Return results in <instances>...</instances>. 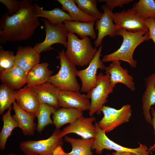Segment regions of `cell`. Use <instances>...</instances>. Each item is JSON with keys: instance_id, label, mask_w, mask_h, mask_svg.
I'll list each match as a JSON object with an SVG mask.
<instances>
[{"instance_id": "cell-1", "label": "cell", "mask_w": 155, "mask_h": 155, "mask_svg": "<svg viewBox=\"0 0 155 155\" xmlns=\"http://www.w3.org/2000/svg\"><path fill=\"white\" fill-rule=\"evenodd\" d=\"M38 18L34 17L33 4L29 0L22 1L21 8L16 13L9 16L7 12L0 19V42L27 40L40 25Z\"/></svg>"}, {"instance_id": "cell-2", "label": "cell", "mask_w": 155, "mask_h": 155, "mask_svg": "<svg viewBox=\"0 0 155 155\" xmlns=\"http://www.w3.org/2000/svg\"><path fill=\"white\" fill-rule=\"evenodd\" d=\"M120 35L123 38L122 44L117 51L104 55L102 59L103 62L121 60L128 62L133 68L137 66V61L133 59V55L136 48L141 43L147 41L149 33L143 31L132 32L122 29L118 30L116 36Z\"/></svg>"}, {"instance_id": "cell-3", "label": "cell", "mask_w": 155, "mask_h": 155, "mask_svg": "<svg viewBox=\"0 0 155 155\" xmlns=\"http://www.w3.org/2000/svg\"><path fill=\"white\" fill-rule=\"evenodd\" d=\"M65 55L74 65L83 67L88 65L97 50L92 46L88 36L80 39L74 33L69 32Z\"/></svg>"}, {"instance_id": "cell-4", "label": "cell", "mask_w": 155, "mask_h": 155, "mask_svg": "<svg viewBox=\"0 0 155 155\" xmlns=\"http://www.w3.org/2000/svg\"><path fill=\"white\" fill-rule=\"evenodd\" d=\"M65 52L64 50L58 52L56 58L60 60V69L57 73L50 77L48 82L60 90L79 91L81 87L76 78L78 70L67 58Z\"/></svg>"}, {"instance_id": "cell-5", "label": "cell", "mask_w": 155, "mask_h": 155, "mask_svg": "<svg viewBox=\"0 0 155 155\" xmlns=\"http://www.w3.org/2000/svg\"><path fill=\"white\" fill-rule=\"evenodd\" d=\"M110 75L99 73L96 77V86L86 95L88 99H91L89 114L92 117L95 113L98 115L101 114V109L104 104L107 102L108 95L112 93L115 86L110 82Z\"/></svg>"}, {"instance_id": "cell-6", "label": "cell", "mask_w": 155, "mask_h": 155, "mask_svg": "<svg viewBox=\"0 0 155 155\" xmlns=\"http://www.w3.org/2000/svg\"><path fill=\"white\" fill-rule=\"evenodd\" d=\"M61 131L59 129H55L51 136L46 139L21 142L20 144V148L25 155H53L57 147L63 145V138L60 137Z\"/></svg>"}, {"instance_id": "cell-7", "label": "cell", "mask_w": 155, "mask_h": 155, "mask_svg": "<svg viewBox=\"0 0 155 155\" xmlns=\"http://www.w3.org/2000/svg\"><path fill=\"white\" fill-rule=\"evenodd\" d=\"M94 125L96 132L93 143L91 148L92 150H95L96 153L101 154L104 149L113 150L118 152H131L136 155H149L148 146L139 142V147L134 148L122 146L110 139L106 135L105 132L95 122Z\"/></svg>"}, {"instance_id": "cell-8", "label": "cell", "mask_w": 155, "mask_h": 155, "mask_svg": "<svg viewBox=\"0 0 155 155\" xmlns=\"http://www.w3.org/2000/svg\"><path fill=\"white\" fill-rule=\"evenodd\" d=\"M43 21L46 33L45 38L43 42L36 43L33 48L40 53L50 50L52 46L56 43L61 44L66 48L69 32L64 24H55L45 18Z\"/></svg>"}, {"instance_id": "cell-9", "label": "cell", "mask_w": 155, "mask_h": 155, "mask_svg": "<svg viewBox=\"0 0 155 155\" xmlns=\"http://www.w3.org/2000/svg\"><path fill=\"white\" fill-rule=\"evenodd\" d=\"M101 111L104 116L98 124L106 133L110 132L120 125L128 122L132 115L131 106L129 104L123 105L119 109L104 105Z\"/></svg>"}, {"instance_id": "cell-10", "label": "cell", "mask_w": 155, "mask_h": 155, "mask_svg": "<svg viewBox=\"0 0 155 155\" xmlns=\"http://www.w3.org/2000/svg\"><path fill=\"white\" fill-rule=\"evenodd\" d=\"M112 16L118 30L123 29L132 32L143 31L146 33H149L148 29L145 24L144 20L132 8L113 13Z\"/></svg>"}, {"instance_id": "cell-11", "label": "cell", "mask_w": 155, "mask_h": 155, "mask_svg": "<svg viewBox=\"0 0 155 155\" xmlns=\"http://www.w3.org/2000/svg\"><path fill=\"white\" fill-rule=\"evenodd\" d=\"M102 46L99 48L94 57L86 69L78 70L77 76L80 78L82 83L80 91L88 92L96 86V77L98 69L104 70L106 67L100 59Z\"/></svg>"}, {"instance_id": "cell-12", "label": "cell", "mask_w": 155, "mask_h": 155, "mask_svg": "<svg viewBox=\"0 0 155 155\" xmlns=\"http://www.w3.org/2000/svg\"><path fill=\"white\" fill-rule=\"evenodd\" d=\"M94 117L86 118L82 116L64 128L61 131L60 137L69 133H74L80 136L83 140L94 138L96 128L93 124L96 121Z\"/></svg>"}, {"instance_id": "cell-13", "label": "cell", "mask_w": 155, "mask_h": 155, "mask_svg": "<svg viewBox=\"0 0 155 155\" xmlns=\"http://www.w3.org/2000/svg\"><path fill=\"white\" fill-rule=\"evenodd\" d=\"M58 104L59 107L77 108L82 111L89 110L91 104L86 95L69 90H60Z\"/></svg>"}, {"instance_id": "cell-14", "label": "cell", "mask_w": 155, "mask_h": 155, "mask_svg": "<svg viewBox=\"0 0 155 155\" xmlns=\"http://www.w3.org/2000/svg\"><path fill=\"white\" fill-rule=\"evenodd\" d=\"M103 10V15L101 18L96 21V30H98V36L94 42L96 48L101 45L103 38L108 35L111 37L116 36L117 31L116 25L113 23L112 14L113 13L105 5L102 6Z\"/></svg>"}, {"instance_id": "cell-15", "label": "cell", "mask_w": 155, "mask_h": 155, "mask_svg": "<svg viewBox=\"0 0 155 155\" xmlns=\"http://www.w3.org/2000/svg\"><path fill=\"white\" fill-rule=\"evenodd\" d=\"M119 60L112 61L109 65L105 67L106 74L110 75V82L111 85L115 86L119 83L125 85L132 91L135 89L133 77L128 73L127 70L123 68Z\"/></svg>"}, {"instance_id": "cell-16", "label": "cell", "mask_w": 155, "mask_h": 155, "mask_svg": "<svg viewBox=\"0 0 155 155\" xmlns=\"http://www.w3.org/2000/svg\"><path fill=\"white\" fill-rule=\"evenodd\" d=\"M40 54L31 46H19L15 55V65L27 74L34 66L40 63Z\"/></svg>"}, {"instance_id": "cell-17", "label": "cell", "mask_w": 155, "mask_h": 155, "mask_svg": "<svg viewBox=\"0 0 155 155\" xmlns=\"http://www.w3.org/2000/svg\"><path fill=\"white\" fill-rule=\"evenodd\" d=\"M16 100L22 109L36 116L40 104L32 88L26 86L18 90Z\"/></svg>"}, {"instance_id": "cell-18", "label": "cell", "mask_w": 155, "mask_h": 155, "mask_svg": "<svg viewBox=\"0 0 155 155\" xmlns=\"http://www.w3.org/2000/svg\"><path fill=\"white\" fill-rule=\"evenodd\" d=\"M15 114L12 115L22 130L24 135H34L37 124L34 122L35 115L25 111L22 109L15 101L13 104Z\"/></svg>"}, {"instance_id": "cell-19", "label": "cell", "mask_w": 155, "mask_h": 155, "mask_svg": "<svg viewBox=\"0 0 155 155\" xmlns=\"http://www.w3.org/2000/svg\"><path fill=\"white\" fill-rule=\"evenodd\" d=\"M27 74L22 69L14 65L0 71L1 83L15 90H20L27 83Z\"/></svg>"}, {"instance_id": "cell-20", "label": "cell", "mask_w": 155, "mask_h": 155, "mask_svg": "<svg viewBox=\"0 0 155 155\" xmlns=\"http://www.w3.org/2000/svg\"><path fill=\"white\" fill-rule=\"evenodd\" d=\"M40 103L60 108L58 104V98L60 90L50 82L36 86L32 88Z\"/></svg>"}, {"instance_id": "cell-21", "label": "cell", "mask_w": 155, "mask_h": 155, "mask_svg": "<svg viewBox=\"0 0 155 155\" xmlns=\"http://www.w3.org/2000/svg\"><path fill=\"white\" fill-rule=\"evenodd\" d=\"M146 88L142 98L143 114L146 121L152 125L150 110L155 105V73L150 75L146 79Z\"/></svg>"}, {"instance_id": "cell-22", "label": "cell", "mask_w": 155, "mask_h": 155, "mask_svg": "<svg viewBox=\"0 0 155 155\" xmlns=\"http://www.w3.org/2000/svg\"><path fill=\"white\" fill-rule=\"evenodd\" d=\"M49 64L46 62L38 63L34 66L27 75V85L32 88L48 82L53 71L48 68Z\"/></svg>"}, {"instance_id": "cell-23", "label": "cell", "mask_w": 155, "mask_h": 155, "mask_svg": "<svg viewBox=\"0 0 155 155\" xmlns=\"http://www.w3.org/2000/svg\"><path fill=\"white\" fill-rule=\"evenodd\" d=\"M34 17H42L56 24L63 23L67 21H74L68 14L59 7L50 10H44L35 2L33 4Z\"/></svg>"}, {"instance_id": "cell-24", "label": "cell", "mask_w": 155, "mask_h": 155, "mask_svg": "<svg viewBox=\"0 0 155 155\" xmlns=\"http://www.w3.org/2000/svg\"><path fill=\"white\" fill-rule=\"evenodd\" d=\"M83 115V111L77 108H61L57 109L52 115L56 129H59L66 124L72 123Z\"/></svg>"}, {"instance_id": "cell-25", "label": "cell", "mask_w": 155, "mask_h": 155, "mask_svg": "<svg viewBox=\"0 0 155 155\" xmlns=\"http://www.w3.org/2000/svg\"><path fill=\"white\" fill-rule=\"evenodd\" d=\"M94 24L95 22H84L69 20L64 22L68 32L76 33L82 39L88 36L93 39H96V34L94 28Z\"/></svg>"}, {"instance_id": "cell-26", "label": "cell", "mask_w": 155, "mask_h": 155, "mask_svg": "<svg viewBox=\"0 0 155 155\" xmlns=\"http://www.w3.org/2000/svg\"><path fill=\"white\" fill-rule=\"evenodd\" d=\"M65 141L69 143L72 146L71 152L65 155H92L91 148L94 138L86 140L77 139L65 136Z\"/></svg>"}, {"instance_id": "cell-27", "label": "cell", "mask_w": 155, "mask_h": 155, "mask_svg": "<svg viewBox=\"0 0 155 155\" xmlns=\"http://www.w3.org/2000/svg\"><path fill=\"white\" fill-rule=\"evenodd\" d=\"M62 6L61 9L67 11L74 21L84 22H95L97 20L84 12L76 5L74 0H57Z\"/></svg>"}, {"instance_id": "cell-28", "label": "cell", "mask_w": 155, "mask_h": 155, "mask_svg": "<svg viewBox=\"0 0 155 155\" xmlns=\"http://www.w3.org/2000/svg\"><path fill=\"white\" fill-rule=\"evenodd\" d=\"M12 108L11 105L7 112L3 115L2 118L3 125L0 133V148L2 150L5 149L7 139L13 130L18 127V124L11 115Z\"/></svg>"}, {"instance_id": "cell-29", "label": "cell", "mask_w": 155, "mask_h": 155, "mask_svg": "<svg viewBox=\"0 0 155 155\" xmlns=\"http://www.w3.org/2000/svg\"><path fill=\"white\" fill-rule=\"evenodd\" d=\"M57 109L52 106L40 104L36 115L38 120L36 130L38 133H40L47 126L53 124L50 117Z\"/></svg>"}, {"instance_id": "cell-30", "label": "cell", "mask_w": 155, "mask_h": 155, "mask_svg": "<svg viewBox=\"0 0 155 155\" xmlns=\"http://www.w3.org/2000/svg\"><path fill=\"white\" fill-rule=\"evenodd\" d=\"M6 85L0 86V114L2 115L15 101L17 92Z\"/></svg>"}, {"instance_id": "cell-31", "label": "cell", "mask_w": 155, "mask_h": 155, "mask_svg": "<svg viewBox=\"0 0 155 155\" xmlns=\"http://www.w3.org/2000/svg\"><path fill=\"white\" fill-rule=\"evenodd\" d=\"M132 9L142 19L155 18V1L153 0H140L136 2Z\"/></svg>"}, {"instance_id": "cell-32", "label": "cell", "mask_w": 155, "mask_h": 155, "mask_svg": "<svg viewBox=\"0 0 155 155\" xmlns=\"http://www.w3.org/2000/svg\"><path fill=\"white\" fill-rule=\"evenodd\" d=\"M78 7L84 12L97 20L100 19L103 13L100 12L98 9L97 0H74Z\"/></svg>"}, {"instance_id": "cell-33", "label": "cell", "mask_w": 155, "mask_h": 155, "mask_svg": "<svg viewBox=\"0 0 155 155\" xmlns=\"http://www.w3.org/2000/svg\"><path fill=\"white\" fill-rule=\"evenodd\" d=\"M15 55L12 51L0 50V71L9 69L15 65Z\"/></svg>"}, {"instance_id": "cell-34", "label": "cell", "mask_w": 155, "mask_h": 155, "mask_svg": "<svg viewBox=\"0 0 155 155\" xmlns=\"http://www.w3.org/2000/svg\"><path fill=\"white\" fill-rule=\"evenodd\" d=\"M0 2L7 7V13L9 16L17 13L20 10L22 4V1H19L17 0H0Z\"/></svg>"}, {"instance_id": "cell-35", "label": "cell", "mask_w": 155, "mask_h": 155, "mask_svg": "<svg viewBox=\"0 0 155 155\" xmlns=\"http://www.w3.org/2000/svg\"><path fill=\"white\" fill-rule=\"evenodd\" d=\"M144 23L149 30V36L147 41L151 39L155 44V18L146 19L144 20Z\"/></svg>"}, {"instance_id": "cell-36", "label": "cell", "mask_w": 155, "mask_h": 155, "mask_svg": "<svg viewBox=\"0 0 155 155\" xmlns=\"http://www.w3.org/2000/svg\"><path fill=\"white\" fill-rule=\"evenodd\" d=\"M98 1L105 2V5L111 10L117 6L122 7L125 4H128L133 1V0H98Z\"/></svg>"}, {"instance_id": "cell-37", "label": "cell", "mask_w": 155, "mask_h": 155, "mask_svg": "<svg viewBox=\"0 0 155 155\" xmlns=\"http://www.w3.org/2000/svg\"><path fill=\"white\" fill-rule=\"evenodd\" d=\"M151 112L152 118L153 127L154 131V145L150 146L148 149V151L149 153H151L155 150V110L153 106H152L151 108Z\"/></svg>"}, {"instance_id": "cell-38", "label": "cell", "mask_w": 155, "mask_h": 155, "mask_svg": "<svg viewBox=\"0 0 155 155\" xmlns=\"http://www.w3.org/2000/svg\"><path fill=\"white\" fill-rule=\"evenodd\" d=\"M62 147L60 145L57 147L54 150L53 155H65L66 153L65 152Z\"/></svg>"}, {"instance_id": "cell-39", "label": "cell", "mask_w": 155, "mask_h": 155, "mask_svg": "<svg viewBox=\"0 0 155 155\" xmlns=\"http://www.w3.org/2000/svg\"><path fill=\"white\" fill-rule=\"evenodd\" d=\"M112 155H136L131 152H113Z\"/></svg>"}, {"instance_id": "cell-40", "label": "cell", "mask_w": 155, "mask_h": 155, "mask_svg": "<svg viewBox=\"0 0 155 155\" xmlns=\"http://www.w3.org/2000/svg\"><path fill=\"white\" fill-rule=\"evenodd\" d=\"M16 155L14 153H10L9 154H7V155Z\"/></svg>"}, {"instance_id": "cell-41", "label": "cell", "mask_w": 155, "mask_h": 155, "mask_svg": "<svg viewBox=\"0 0 155 155\" xmlns=\"http://www.w3.org/2000/svg\"><path fill=\"white\" fill-rule=\"evenodd\" d=\"M106 155H112V154H110L109 153L107 154Z\"/></svg>"}, {"instance_id": "cell-42", "label": "cell", "mask_w": 155, "mask_h": 155, "mask_svg": "<svg viewBox=\"0 0 155 155\" xmlns=\"http://www.w3.org/2000/svg\"><path fill=\"white\" fill-rule=\"evenodd\" d=\"M39 155L38 154H30V155Z\"/></svg>"}, {"instance_id": "cell-43", "label": "cell", "mask_w": 155, "mask_h": 155, "mask_svg": "<svg viewBox=\"0 0 155 155\" xmlns=\"http://www.w3.org/2000/svg\"><path fill=\"white\" fill-rule=\"evenodd\" d=\"M154 65H155V60H154Z\"/></svg>"}, {"instance_id": "cell-44", "label": "cell", "mask_w": 155, "mask_h": 155, "mask_svg": "<svg viewBox=\"0 0 155 155\" xmlns=\"http://www.w3.org/2000/svg\"><path fill=\"white\" fill-rule=\"evenodd\" d=\"M154 155H155V154H154Z\"/></svg>"}, {"instance_id": "cell-45", "label": "cell", "mask_w": 155, "mask_h": 155, "mask_svg": "<svg viewBox=\"0 0 155 155\" xmlns=\"http://www.w3.org/2000/svg\"><path fill=\"white\" fill-rule=\"evenodd\" d=\"M155 1V0H154Z\"/></svg>"}]
</instances>
